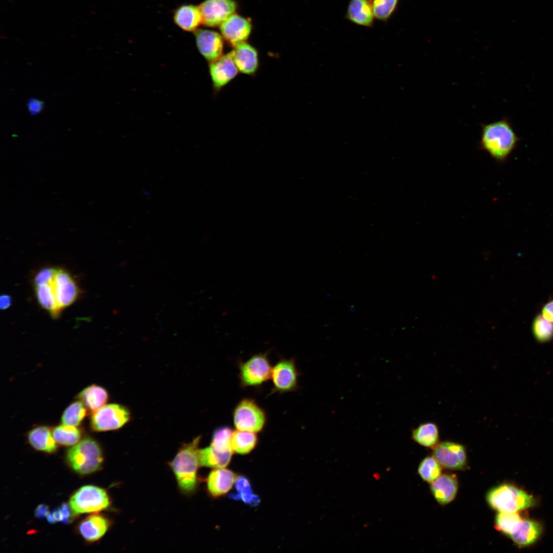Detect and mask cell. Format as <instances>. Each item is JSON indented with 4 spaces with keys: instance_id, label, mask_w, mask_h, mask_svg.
I'll return each instance as SVG.
<instances>
[{
    "instance_id": "obj_24",
    "label": "cell",
    "mask_w": 553,
    "mask_h": 553,
    "mask_svg": "<svg viewBox=\"0 0 553 553\" xmlns=\"http://www.w3.org/2000/svg\"><path fill=\"white\" fill-rule=\"evenodd\" d=\"M77 398L88 409L94 412L105 405L109 395L103 388L92 385L81 391Z\"/></svg>"
},
{
    "instance_id": "obj_28",
    "label": "cell",
    "mask_w": 553,
    "mask_h": 553,
    "mask_svg": "<svg viewBox=\"0 0 553 553\" xmlns=\"http://www.w3.org/2000/svg\"><path fill=\"white\" fill-rule=\"evenodd\" d=\"M52 281L48 284L36 286L35 292L40 306L49 311L54 318H56L59 315L61 309L57 304Z\"/></svg>"
},
{
    "instance_id": "obj_18",
    "label": "cell",
    "mask_w": 553,
    "mask_h": 553,
    "mask_svg": "<svg viewBox=\"0 0 553 553\" xmlns=\"http://www.w3.org/2000/svg\"><path fill=\"white\" fill-rule=\"evenodd\" d=\"M345 17L357 25L372 27L375 17L371 0H350Z\"/></svg>"
},
{
    "instance_id": "obj_9",
    "label": "cell",
    "mask_w": 553,
    "mask_h": 553,
    "mask_svg": "<svg viewBox=\"0 0 553 553\" xmlns=\"http://www.w3.org/2000/svg\"><path fill=\"white\" fill-rule=\"evenodd\" d=\"M299 372L293 359L279 360L272 367L271 379L274 392L284 393L295 391L298 387Z\"/></svg>"
},
{
    "instance_id": "obj_23",
    "label": "cell",
    "mask_w": 553,
    "mask_h": 553,
    "mask_svg": "<svg viewBox=\"0 0 553 553\" xmlns=\"http://www.w3.org/2000/svg\"><path fill=\"white\" fill-rule=\"evenodd\" d=\"M28 440L32 446L38 451L51 453L57 449L53 434L46 426H39L31 430L28 434Z\"/></svg>"
},
{
    "instance_id": "obj_26",
    "label": "cell",
    "mask_w": 553,
    "mask_h": 553,
    "mask_svg": "<svg viewBox=\"0 0 553 553\" xmlns=\"http://www.w3.org/2000/svg\"><path fill=\"white\" fill-rule=\"evenodd\" d=\"M412 438L422 446L434 448L439 440L438 427L431 422L422 423L412 431Z\"/></svg>"
},
{
    "instance_id": "obj_4",
    "label": "cell",
    "mask_w": 553,
    "mask_h": 553,
    "mask_svg": "<svg viewBox=\"0 0 553 553\" xmlns=\"http://www.w3.org/2000/svg\"><path fill=\"white\" fill-rule=\"evenodd\" d=\"M487 501L499 512L514 513L533 506L534 499L524 491L508 484L492 489L487 495Z\"/></svg>"
},
{
    "instance_id": "obj_34",
    "label": "cell",
    "mask_w": 553,
    "mask_h": 553,
    "mask_svg": "<svg viewBox=\"0 0 553 553\" xmlns=\"http://www.w3.org/2000/svg\"><path fill=\"white\" fill-rule=\"evenodd\" d=\"M522 519L517 512H499L496 518V527L509 536L519 526Z\"/></svg>"
},
{
    "instance_id": "obj_39",
    "label": "cell",
    "mask_w": 553,
    "mask_h": 553,
    "mask_svg": "<svg viewBox=\"0 0 553 553\" xmlns=\"http://www.w3.org/2000/svg\"><path fill=\"white\" fill-rule=\"evenodd\" d=\"M547 321L553 323V299L549 300L542 307L541 314Z\"/></svg>"
},
{
    "instance_id": "obj_43",
    "label": "cell",
    "mask_w": 553,
    "mask_h": 553,
    "mask_svg": "<svg viewBox=\"0 0 553 553\" xmlns=\"http://www.w3.org/2000/svg\"><path fill=\"white\" fill-rule=\"evenodd\" d=\"M52 514L56 521H62V516L60 509L55 508L53 511Z\"/></svg>"
},
{
    "instance_id": "obj_37",
    "label": "cell",
    "mask_w": 553,
    "mask_h": 553,
    "mask_svg": "<svg viewBox=\"0 0 553 553\" xmlns=\"http://www.w3.org/2000/svg\"><path fill=\"white\" fill-rule=\"evenodd\" d=\"M56 269L53 267H46L39 270L34 278L35 287L50 283L54 278Z\"/></svg>"
},
{
    "instance_id": "obj_33",
    "label": "cell",
    "mask_w": 553,
    "mask_h": 553,
    "mask_svg": "<svg viewBox=\"0 0 553 553\" xmlns=\"http://www.w3.org/2000/svg\"><path fill=\"white\" fill-rule=\"evenodd\" d=\"M86 408L81 402L76 401L71 403L62 414V423L75 427L79 425L86 415Z\"/></svg>"
},
{
    "instance_id": "obj_30",
    "label": "cell",
    "mask_w": 553,
    "mask_h": 553,
    "mask_svg": "<svg viewBox=\"0 0 553 553\" xmlns=\"http://www.w3.org/2000/svg\"><path fill=\"white\" fill-rule=\"evenodd\" d=\"M52 434L56 443L66 446L76 444L81 436V431L79 428L63 424L55 427Z\"/></svg>"
},
{
    "instance_id": "obj_29",
    "label": "cell",
    "mask_w": 553,
    "mask_h": 553,
    "mask_svg": "<svg viewBox=\"0 0 553 553\" xmlns=\"http://www.w3.org/2000/svg\"><path fill=\"white\" fill-rule=\"evenodd\" d=\"M258 442L256 433L239 430L232 432L231 446L233 452L243 455L248 454L254 449Z\"/></svg>"
},
{
    "instance_id": "obj_10",
    "label": "cell",
    "mask_w": 553,
    "mask_h": 553,
    "mask_svg": "<svg viewBox=\"0 0 553 553\" xmlns=\"http://www.w3.org/2000/svg\"><path fill=\"white\" fill-rule=\"evenodd\" d=\"M202 16V24L214 27L220 26L237 8L233 0H206L199 6Z\"/></svg>"
},
{
    "instance_id": "obj_7",
    "label": "cell",
    "mask_w": 553,
    "mask_h": 553,
    "mask_svg": "<svg viewBox=\"0 0 553 553\" xmlns=\"http://www.w3.org/2000/svg\"><path fill=\"white\" fill-rule=\"evenodd\" d=\"M239 377L242 387H258L271 378L272 367L268 353H260L239 364Z\"/></svg>"
},
{
    "instance_id": "obj_35",
    "label": "cell",
    "mask_w": 553,
    "mask_h": 553,
    "mask_svg": "<svg viewBox=\"0 0 553 553\" xmlns=\"http://www.w3.org/2000/svg\"><path fill=\"white\" fill-rule=\"evenodd\" d=\"M399 0H371L373 11L376 19L386 22L396 9Z\"/></svg>"
},
{
    "instance_id": "obj_17",
    "label": "cell",
    "mask_w": 553,
    "mask_h": 553,
    "mask_svg": "<svg viewBox=\"0 0 553 553\" xmlns=\"http://www.w3.org/2000/svg\"><path fill=\"white\" fill-rule=\"evenodd\" d=\"M237 478L231 471L224 468H216L209 474L206 480L207 489L213 497L225 495L232 488Z\"/></svg>"
},
{
    "instance_id": "obj_6",
    "label": "cell",
    "mask_w": 553,
    "mask_h": 553,
    "mask_svg": "<svg viewBox=\"0 0 553 553\" xmlns=\"http://www.w3.org/2000/svg\"><path fill=\"white\" fill-rule=\"evenodd\" d=\"M266 419L265 411L251 398L242 399L233 412V424L237 430L259 432L265 426Z\"/></svg>"
},
{
    "instance_id": "obj_1",
    "label": "cell",
    "mask_w": 553,
    "mask_h": 553,
    "mask_svg": "<svg viewBox=\"0 0 553 553\" xmlns=\"http://www.w3.org/2000/svg\"><path fill=\"white\" fill-rule=\"evenodd\" d=\"M200 439L201 436H199L191 442L183 444L169 463L180 491L185 495H192L198 486Z\"/></svg>"
},
{
    "instance_id": "obj_40",
    "label": "cell",
    "mask_w": 553,
    "mask_h": 553,
    "mask_svg": "<svg viewBox=\"0 0 553 553\" xmlns=\"http://www.w3.org/2000/svg\"><path fill=\"white\" fill-rule=\"evenodd\" d=\"M60 511L62 516L61 522L65 524L70 523L72 520V516L74 515L70 505L66 503L62 504Z\"/></svg>"
},
{
    "instance_id": "obj_25",
    "label": "cell",
    "mask_w": 553,
    "mask_h": 553,
    "mask_svg": "<svg viewBox=\"0 0 553 553\" xmlns=\"http://www.w3.org/2000/svg\"><path fill=\"white\" fill-rule=\"evenodd\" d=\"M233 452L222 453L211 446L200 449L199 453L200 466L214 468L224 467L229 463Z\"/></svg>"
},
{
    "instance_id": "obj_12",
    "label": "cell",
    "mask_w": 553,
    "mask_h": 553,
    "mask_svg": "<svg viewBox=\"0 0 553 553\" xmlns=\"http://www.w3.org/2000/svg\"><path fill=\"white\" fill-rule=\"evenodd\" d=\"M209 71L214 88L216 91L221 90L231 81L239 72L232 51L209 62Z\"/></svg>"
},
{
    "instance_id": "obj_21",
    "label": "cell",
    "mask_w": 553,
    "mask_h": 553,
    "mask_svg": "<svg viewBox=\"0 0 553 553\" xmlns=\"http://www.w3.org/2000/svg\"><path fill=\"white\" fill-rule=\"evenodd\" d=\"M110 526L109 521L99 515L88 517L82 521L79 526L82 536L88 541H95L101 538Z\"/></svg>"
},
{
    "instance_id": "obj_15",
    "label": "cell",
    "mask_w": 553,
    "mask_h": 553,
    "mask_svg": "<svg viewBox=\"0 0 553 553\" xmlns=\"http://www.w3.org/2000/svg\"><path fill=\"white\" fill-rule=\"evenodd\" d=\"M251 30L250 22L245 18L236 14L231 15L220 25L222 37L233 47L246 40Z\"/></svg>"
},
{
    "instance_id": "obj_42",
    "label": "cell",
    "mask_w": 553,
    "mask_h": 553,
    "mask_svg": "<svg viewBox=\"0 0 553 553\" xmlns=\"http://www.w3.org/2000/svg\"><path fill=\"white\" fill-rule=\"evenodd\" d=\"M12 304V298L8 294H2L0 297V308L2 310L8 308Z\"/></svg>"
},
{
    "instance_id": "obj_32",
    "label": "cell",
    "mask_w": 553,
    "mask_h": 553,
    "mask_svg": "<svg viewBox=\"0 0 553 553\" xmlns=\"http://www.w3.org/2000/svg\"><path fill=\"white\" fill-rule=\"evenodd\" d=\"M531 329L536 339L540 343H545L553 338V323L545 318L540 314L533 320Z\"/></svg>"
},
{
    "instance_id": "obj_31",
    "label": "cell",
    "mask_w": 553,
    "mask_h": 553,
    "mask_svg": "<svg viewBox=\"0 0 553 553\" xmlns=\"http://www.w3.org/2000/svg\"><path fill=\"white\" fill-rule=\"evenodd\" d=\"M232 432L231 429L227 426L217 428L214 432L210 446L220 452L233 453L231 446Z\"/></svg>"
},
{
    "instance_id": "obj_36",
    "label": "cell",
    "mask_w": 553,
    "mask_h": 553,
    "mask_svg": "<svg viewBox=\"0 0 553 553\" xmlns=\"http://www.w3.org/2000/svg\"><path fill=\"white\" fill-rule=\"evenodd\" d=\"M440 465L434 457H428L420 463L418 472L423 480L431 483L440 475Z\"/></svg>"
},
{
    "instance_id": "obj_11",
    "label": "cell",
    "mask_w": 553,
    "mask_h": 553,
    "mask_svg": "<svg viewBox=\"0 0 553 553\" xmlns=\"http://www.w3.org/2000/svg\"><path fill=\"white\" fill-rule=\"evenodd\" d=\"M433 457L442 466L449 469H460L466 463L464 447L456 442L443 441L434 448Z\"/></svg>"
},
{
    "instance_id": "obj_2",
    "label": "cell",
    "mask_w": 553,
    "mask_h": 553,
    "mask_svg": "<svg viewBox=\"0 0 553 553\" xmlns=\"http://www.w3.org/2000/svg\"><path fill=\"white\" fill-rule=\"evenodd\" d=\"M518 138L506 119L481 125L480 147L498 161L504 160Z\"/></svg>"
},
{
    "instance_id": "obj_14",
    "label": "cell",
    "mask_w": 553,
    "mask_h": 553,
    "mask_svg": "<svg viewBox=\"0 0 553 553\" xmlns=\"http://www.w3.org/2000/svg\"><path fill=\"white\" fill-rule=\"evenodd\" d=\"M197 47L200 53L209 62L222 55L223 39L218 32L199 29L194 31Z\"/></svg>"
},
{
    "instance_id": "obj_5",
    "label": "cell",
    "mask_w": 553,
    "mask_h": 553,
    "mask_svg": "<svg viewBox=\"0 0 553 553\" xmlns=\"http://www.w3.org/2000/svg\"><path fill=\"white\" fill-rule=\"evenodd\" d=\"M111 505L110 497L103 488L86 485L80 487L71 497L69 505L74 515L98 512Z\"/></svg>"
},
{
    "instance_id": "obj_41",
    "label": "cell",
    "mask_w": 553,
    "mask_h": 553,
    "mask_svg": "<svg viewBox=\"0 0 553 553\" xmlns=\"http://www.w3.org/2000/svg\"><path fill=\"white\" fill-rule=\"evenodd\" d=\"M49 513L48 507L45 504L38 505L35 510V516L39 519H42Z\"/></svg>"
},
{
    "instance_id": "obj_22",
    "label": "cell",
    "mask_w": 553,
    "mask_h": 553,
    "mask_svg": "<svg viewBox=\"0 0 553 553\" xmlns=\"http://www.w3.org/2000/svg\"><path fill=\"white\" fill-rule=\"evenodd\" d=\"M541 527L538 522L523 520L509 536L513 541L519 546H526L534 543L540 536Z\"/></svg>"
},
{
    "instance_id": "obj_16",
    "label": "cell",
    "mask_w": 553,
    "mask_h": 553,
    "mask_svg": "<svg viewBox=\"0 0 553 553\" xmlns=\"http://www.w3.org/2000/svg\"><path fill=\"white\" fill-rule=\"evenodd\" d=\"M236 66L241 73L249 75L254 74L259 67L257 50L244 41L234 46L232 51Z\"/></svg>"
},
{
    "instance_id": "obj_20",
    "label": "cell",
    "mask_w": 553,
    "mask_h": 553,
    "mask_svg": "<svg viewBox=\"0 0 553 553\" xmlns=\"http://www.w3.org/2000/svg\"><path fill=\"white\" fill-rule=\"evenodd\" d=\"M176 25L184 31H196L202 23V16L199 8L193 5H184L179 7L174 14Z\"/></svg>"
},
{
    "instance_id": "obj_27",
    "label": "cell",
    "mask_w": 553,
    "mask_h": 553,
    "mask_svg": "<svg viewBox=\"0 0 553 553\" xmlns=\"http://www.w3.org/2000/svg\"><path fill=\"white\" fill-rule=\"evenodd\" d=\"M235 487L236 492L229 495L230 498L241 500L251 506H255L259 504L260 498L253 493L250 482L246 477L240 476L237 477Z\"/></svg>"
},
{
    "instance_id": "obj_19",
    "label": "cell",
    "mask_w": 553,
    "mask_h": 553,
    "mask_svg": "<svg viewBox=\"0 0 553 553\" xmlns=\"http://www.w3.org/2000/svg\"><path fill=\"white\" fill-rule=\"evenodd\" d=\"M457 489V479L455 476L452 475H440L431 484L432 493L441 504L451 502L456 496Z\"/></svg>"
},
{
    "instance_id": "obj_44",
    "label": "cell",
    "mask_w": 553,
    "mask_h": 553,
    "mask_svg": "<svg viewBox=\"0 0 553 553\" xmlns=\"http://www.w3.org/2000/svg\"><path fill=\"white\" fill-rule=\"evenodd\" d=\"M46 518L48 522L51 524H54L56 522L52 513L49 512L47 515Z\"/></svg>"
},
{
    "instance_id": "obj_8",
    "label": "cell",
    "mask_w": 553,
    "mask_h": 553,
    "mask_svg": "<svg viewBox=\"0 0 553 553\" xmlns=\"http://www.w3.org/2000/svg\"><path fill=\"white\" fill-rule=\"evenodd\" d=\"M129 410L116 403L104 405L93 412L90 420L92 429L102 432L116 430L125 425L130 419Z\"/></svg>"
},
{
    "instance_id": "obj_3",
    "label": "cell",
    "mask_w": 553,
    "mask_h": 553,
    "mask_svg": "<svg viewBox=\"0 0 553 553\" xmlns=\"http://www.w3.org/2000/svg\"><path fill=\"white\" fill-rule=\"evenodd\" d=\"M67 459L73 470L86 475L98 470L103 457L98 443L92 438H86L68 450Z\"/></svg>"
},
{
    "instance_id": "obj_13",
    "label": "cell",
    "mask_w": 553,
    "mask_h": 553,
    "mask_svg": "<svg viewBox=\"0 0 553 553\" xmlns=\"http://www.w3.org/2000/svg\"><path fill=\"white\" fill-rule=\"evenodd\" d=\"M52 284L60 309L69 306L77 298L79 293L77 285L66 270L57 268Z\"/></svg>"
},
{
    "instance_id": "obj_38",
    "label": "cell",
    "mask_w": 553,
    "mask_h": 553,
    "mask_svg": "<svg viewBox=\"0 0 553 553\" xmlns=\"http://www.w3.org/2000/svg\"><path fill=\"white\" fill-rule=\"evenodd\" d=\"M27 107L29 114L31 115H35L42 110L44 103L37 98L32 97L28 100Z\"/></svg>"
}]
</instances>
